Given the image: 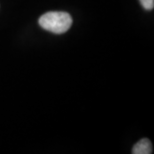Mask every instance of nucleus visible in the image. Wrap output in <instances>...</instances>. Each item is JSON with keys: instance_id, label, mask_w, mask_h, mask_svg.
<instances>
[{"instance_id": "1", "label": "nucleus", "mask_w": 154, "mask_h": 154, "mask_svg": "<svg viewBox=\"0 0 154 154\" xmlns=\"http://www.w3.org/2000/svg\"><path fill=\"white\" fill-rule=\"evenodd\" d=\"M39 25L46 31L62 34L72 25V17L67 12L51 11L44 13L38 20Z\"/></svg>"}, {"instance_id": "2", "label": "nucleus", "mask_w": 154, "mask_h": 154, "mask_svg": "<svg viewBox=\"0 0 154 154\" xmlns=\"http://www.w3.org/2000/svg\"><path fill=\"white\" fill-rule=\"evenodd\" d=\"M133 154H151L152 153V144L149 139L143 138L139 140L138 142L133 146L132 149Z\"/></svg>"}, {"instance_id": "3", "label": "nucleus", "mask_w": 154, "mask_h": 154, "mask_svg": "<svg viewBox=\"0 0 154 154\" xmlns=\"http://www.w3.org/2000/svg\"><path fill=\"white\" fill-rule=\"evenodd\" d=\"M140 4L146 10H152L154 8V0H139Z\"/></svg>"}]
</instances>
